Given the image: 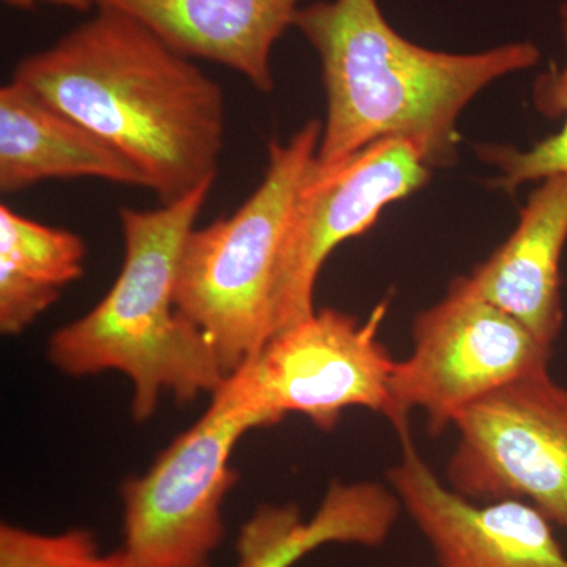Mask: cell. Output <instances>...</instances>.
Segmentation results:
<instances>
[{
    "mask_svg": "<svg viewBox=\"0 0 567 567\" xmlns=\"http://www.w3.org/2000/svg\"><path fill=\"white\" fill-rule=\"evenodd\" d=\"M18 62L11 80L99 134L163 205L215 181L226 136L221 85L121 11Z\"/></svg>",
    "mask_w": 567,
    "mask_h": 567,
    "instance_id": "cell-1",
    "label": "cell"
},
{
    "mask_svg": "<svg viewBox=\"0 0 567 567\" xmlns=\"http://www.w3.org/2000/svg\"><path fill=\"white\" fill-rule=\"evenodd\" d=\"M293 28L322 69L327 121L319 167L382 140L412 142L429 166H450L462 111L492 82L540 59L529 41L468 54L429 50L394 31L379 0H320L297 11Z\"/></svg>",
    "mask_w": 567,
    "mask_h": 567,
    "instance_id": "cell-2",
    "label": "cell"
},
{
    "mask_svg": "<svg viewBox=\"0 0 567 567\" xmlns=\"http://www.w3.org/2000/svg\"><path fill=\"white\" fill-rule=\"evenodd\" d=\"M213 183L155 210L122 208L125 260L117 281L48 344V358L62 374L122 372L132 382V415L141 423L155 415L164 394L188 405L215 394L229 377L207 334L175 306L183 246Z\"/></svg>",
    "mask_w": 567,
    "mask_h": 567,
    "instance_id": "cell-3",
    "label": "cell"
},
{
    "mask_svg": "<svg viewBox=\"0 0 567 567\" xmlns=\"http://www.w3.org/2000/svg\"><path fill=\"white\" fill-rule=\"evenodd\" d=\"M323 123L268 144L264 181L229 218L186 237L175 306L210 339L227 375L276 333L275 289L284 238L298 192L316 162Z\"/></svg>",
    "mask_w": 567,
    "mask_h": 567,
    "instance_id": "cell-4",
    "label": "cell"
},
{
    "mask_svg": "<svg viewBox=\"0 0 567 567\" xmlns=\"http://www.w3.org/2000/svg\"><path fill=\"white\" fill-rule=\"evenodd\" d=\"M188 431L142 476L122 484L125 567H210L223 543L224 499L237 483L235 446L274 421L238 393L229 377Z\"/></svg>",
    "mask_w": 567,
    "mask_h": 567,
    "instance_id": "cell-5",
    "label": "cell"
},
{
    "mask_svg": "<svg viewBox=\"0 0 567 567\" xmlns=\"http://www.w3.org/2000/svg\"><path fill=\"white\" fill-rule=\"evenodd\" d=\"M551 352L457 276L439 303L413 319L412 350L391 374L390 421L405 435L409 413L423 412L431 434H442L481 399L548 369Z\"/></svg>",
    "mask_w": 567,
    "mask_h": 567,
    "instance_id": "cell-6",
    "label": "cell"
},
{
    "mask_svg": "<svg viewBox=\"0 0 567 567\" xmlns=\"http://www.w3.org/2000/svg\"><path fill=\"white\" fill-rule=\"evenodd\" d=\"M386 305L364 322L324 308L275 334L248 363L229 375L246 401L275 424L300 413L320 431H333L347 409L390 420L393 357L380 341Z\"/></svg>",
    "mask_w": 567,
    "mask_h": 567,
    "instance_id": "cell-7",
    "label": "cell"
},
{
    "mask_svg": "<svg viewBox=\"0 0 567 567\" xmlns=\"http://www.w3.org/2000/svg\"><path fill=\"white\" fill-rule=\"evenodd\" d=\"M453 427L447 486L475 502L522 499L567 529V386L548 369L481 399Z\"/></svg>",
    "mask_w": 567,
    "mask_h": 567,
    "instance_id": "cell-8",
    "label": "cell"
},
{
    "mask_svg": "<svg viewBox=\"0 0 567 567\" xmlns=\"http://www.w3.org/2000/svg\"><path fill=\"white\" fill-rule=\"evenodd\" d=\"M429 181L431 166L405 140L377 141L331 167L315 162L295 200L279 257L275 334L315 315L317 278L330 254L368 233L388 205Z\"/></svg>",
    "mask_w": 567,
    "mask_h": 567,
    "instance_id": "cell-9",
    "label": "cell"
},
{
    "mask_svg": "<svg viewBox=\"0 0 567 567\" xmlns=\"http://www.w3.org/2000/svg\"><path fill=\"white\" fill-rule=\"evenodd\" d=\"M401 457L388 470L404 514L440 567H567L554 524L522 499L475 502L453 491L401 435Z\"/></svg>",
    "mask_w": 567,
    "mask_h": 567,
    "instance_id": "cell-10",
    "label": "cell"
},
{
    "mask_svg": "<svg viewBox=\"0 0 567 567\" xmlns=\"http://www.w3.org/2000/svg\"><path fill=\"white\" fill-rule=\"evenodd\" d=\"M121 11L171 50L235 70L259 92L275 89L271 52L293 28L298 0H96Z\"/></svg>",
    "mask_w": 567,
    "mask_h": 567,
    "instance_id": "cell-11",
    "label": "cell"
},
{
    "mask_svg": "<svg viewBox=\"0 0 567 567\" xmlns=\"http://www.w3.org/2000/svg\"><path fill=\"white\" fill-rule=\"evenodd\" d=\"M566 244L567 175H554L528 197L505 244L462 278L554 349L565 320L559 267Z\"/></svg>",
    "mask_w": 567,
    "mask_h": 567,
    "instance_id": "cell-12",
    "label": "cell"
},
{
    "mask_svg": "<svg viewBox=\"0 0 567 567\" xmlns=\"http://www.w3.org/2000/svg\"><path fill=\"white\" fill-rule=\"evenodd\" d=\"M102 178L147 189L144 174L99 134L11 80L0 89V192L51 178Z\"/></svg>",
    "mask_w": 567,
    "mask_h": 567,
    "instance_id": "cell-13",
    "label": "cell"
},
{
    "mask_svg": "<svg viewBox=\"0 0 567 567\" xmlns=\"http://www.w3.org/2000/svg\"><path fill=\"white\" fill-rule=\"evenodd\" d=\"M404 514L390 484L333 483L311 518L300 506L262 505L241 527L237 567H293L317 548L383 546Z\"/></svg>",
    "mask_w": 567,
    "mask_h": 567,
    "instance_id": "cell-14",
    "label": "cell"
},
{
    "mask_svg": "<svg viewBox=\"0 0 567 567\" xmlns=\"http://www.w3.org/2000/svg\"><path fill=\"white\" fill-rule=\"evenodd\" d=\"M84 238L0 207V331L20 336L84 275Z\"/></svg>",
    "mask_w": 567,
    "mask_h": 567,
    "instance_id": "cell-15",
    "label": "cell"
},
{
    "mask_svg": "<svg viewBox=\"0 0 567 567\" xmlns=\"http://www.w3.org/2000/svg\"><path fill=\"white\" fill-rule=\"evenodd\" d=\"M559 28L566 48L563 66L554 65L540 74L533 89L537 112L548 118H563L558 133L536 142L528 151L509 145H481L477 155L499 171L496 186L516 192L528 182H543L554 175H567V2L559 7Z\"/></svg>",
    "mask_w": 567,
    "mask_h": 567,
    "instance_id": "cell-16",
    "label": "cell"
},
{
    "mask_svg": "<svg viewBox=\"0 0 567 567\" xmlns=\"http://www.w3.org/2000/svg\"><path fill=\"white\" fill-rule=\"evenodd\" d=\"M0 567H125V559L121 548L104 554L87 528L47 535L2 524Z\"/></svg>",
    "mask_w": 567,
    "mask_h": 567,
    "instance_id": "cell-17",
    "label": "cell"
},
{
    "mask_svg": "<svg viewBox=\"0 0 567 567\" xmlns=\"http://www.w3.org/2000/svg\"><path fill=\"white\" fill-rule=\"evenodd\" d=\"M3 2L17 10H31L37 3H52V6L76 11H89L93 7H99L96 0H3Z\"/></svg>",
    "mask_w": 567,
    "mask_h": 567,
    "instance_id": "cell-18",
    "label": "cell"
}]
</instances>
